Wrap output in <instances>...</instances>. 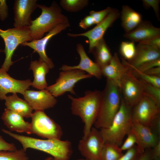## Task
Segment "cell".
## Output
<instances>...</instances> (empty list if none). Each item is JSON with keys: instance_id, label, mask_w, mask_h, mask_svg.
Returning <instances> with one entry per match:
<instances>
[{"instance_id": "cell-32", "label": "cell", "mask_w": 160, "mask_h": 160, "mask_svg": "<svg viewBox=\"0 0 160 160\" xmlns=\"http://www.w3.org/2000/svg\"><path fill=\"white\" fill-rule=\"evenodd\" d=\"M130 68L133 74L137 78L157 87L160 88V77L150 76L134 68Z\"/></svg>"}, {"instance_id": "cell-12", "label": "cell", "mask_w": 160, "mask_h": 160, "mask_svg": "<svg viewBox=\"0 0 160 160\" xmlns=\"http://www.w3.org/2000/svg\"><path fill=\"white\" fill-rule=\"evenodd\" d=\"M120 16V12L116 8H112L106 17L100 23L91 29L86 32L78 34L68 33V36L76 37L83 36L87 37L89 41V53L92 51L96 44L103 38V36L107 29Z\"/></svg>"}, {"instance_id": "cell-4", "label": "cell", "mask_w": 160, "mask_h": 160, "mask_svg": "<svg viewBox=\"0 0 160 160\" xmlns=\"http://www.w3.org/2000/svg\"><path fill=\"white\" fill-rule=\"evenodd\" d=\"M38 7L41 9V13L32 20L29 27L33 40L41 39L60 24L69 23L68 17L62 13L60 7L55 1L49 7L38 4Z\"/></svg>"}, {"instance_id": "cell-13", "label": "cell", "mask_w": 160, "mask_h": 160, "mask_svg": "<svg viewBox=\"0 0 160 160\" xmlns=\"http://www.w3.org/2000/svg\"><path fill=\"white\" fill-rule=\"evenodd\" d=\"M70 26L69 23L60 24L41 39L25 42L22 43L21 45L28 46L33 49L39 55V60L46 63L50 69H52L54 67L55 65L51 59L47 56L46 54V49L47 44L49 40L53 36L66 30Z\"/></svg>"}, {"instance_id": "cell-19", "label": "cell", "mask_w": 160, "mask_h": 160, "mask_svg": "<svg viewBox=\"0 0 160 160\" xmlns=\"http://www.w3.org/2000/svg\"><path fill=\"white\" fill-rule=\"evenodd\" d=\"M123 36L131 41L142 43L160 36V28L153 26L149 21L142 20L134 29L125 33Z\"/></svg>"}, {"instance_id": "cell-21", "label": "cell", "mask_w": 160, "mask_h": 160, "mask_svg": "<svg viewBox=\"0 0 160 160\" xmlns=\"http://www.w3.org/2000/svg\"><path fill=\"white\" fill-rule=\"evenodd\" d=\"M159 58H160V49L140 43H139L136 46L135 54L132 60L127 62L121 58L122 62L134 67Z\"/></svg>"}, {"instance_id": "cell-10", "label": "cell", "mask_w": 160, "mask_h": 160, "mask_svg": "<svg viewBox=\"0 0 160 160\" xmlns=\"http://www.w3.org/2000/svg\"><path fill=\"white\" fill-rule=\"evenodd\" d=\"M104 144L100 131L92 127L89 133L80 140L78 148L85 160H101Z\"/></svg>"}, {"instance_id": "cell-22", "label": "cell", "mask_w": 160, "mask_h": 160, "mask_svg": "<svg viewBox=\"0 0 160 160\" xmlns=\"http://www.w3.org/2000/svg\"><path fill=\"white\" fill-rule=\"evenodd\" d=\"M18 113L7 108L4 109L1 119L10 131L31 134V123L25 121Z\"/></svg>"}, {"instance_id": "cell-9", "label": "cell", "mask_w": 160, "mask_h": 160, "mask_svg": "<svg viewBox=\"0 0 160 160\" xmlns=\"http://www.w3.org/2000/svg\"><path fill=\"white\" fill-rule=\"evenodd\" d=\"M92 76L86 72L78 69H71L62 71L55 83L46 88L53 96L57 97L69 92L76 95L74 89L76 84L83 79L91 78Z\"/></svg>"}, {"instance_id": "cell-2", "label": "cell", "mask_w": 160, "mask_h": 160, "mask_svg": "<svg viewBox=\"0 0 160 160\" xmlns=\"http://www.w3.org/2000/svg\"><path fill=\"white\" fill-rule=\"evenodd\" d=\"M101 91L97 90L85 92L84 96L75 98L68 95L71 101L72 113L79 116L84 124L83 136L90 132L96 119L99 112Z\"/></svg>"}, {"instance_id": "cell-44", "label": "cell", "mask_w": 160, "mask_h": 160, "mask_svg": "<svg viewBox=\"0 0 160 160\" xmlns=\"http://www.w3.org/2000/svg\"><path fill=\"white\" fill-rule=\"evenodd\" d=\"M151 148L146 149L144 152L140 155L138 160H153L151 156Z\"/></svg>"}, {"instance_id": "cell-11", "label": "cell", "mask_w": 160, "mask_h": 160, "mask_svg": "<svg viewBox=\"0 0 160 160\" xmlns=\"http://www.w3.org/2000/svg\"><path fill=\"white\" fill-rule=\"evenodd\" d=\"M119 88L123 99L132 108L143 95L141 84L134 75L130 68L121 79Z\"/></svg>"}, {"instance_id": "cell-27", "label": "cell", "mask_w": 160, "mask_h": 160, "mask_svg": "<svg viewBox=\"0 0 160 160\" xmlns=\"http://www.w3.org/2000/svg\"><path fill=\"white\" fill-rule=\"evenodd\" d=\"M120 147L112 144L104 143L102 150L101 160H118L123 154Z\"/></svg>"}, {"instance_id": "cell-47", "label": "cell", "mask_w": 160, "mask_h": 160, "mask_svg": "<svg viewBox=\"0 0 160 160\" xmlns=\"http://www.w3.org/2000/svg\"><path fill=\"white\" fill-rule=\"evenodd\" d=\"M153 160H160V158H157V159H154Z\"/></svg>"}, {"instance_id": "cell-29", "label": "cell", "mask_w": 160, "mask_h": 160, "mask_svg": "<svg viewBox=\"0 0 160 160\" xmlns=\"http://www.w3.org/2000/svg\"><path fill=\"white\" fill-rule=\"evenodd\" d=\"M139 79L143 87V95L150 97L160 107V88L157 87L140 79Z\"/></svg>"}, {"instance_id": "cell-46", "label": "cell", "mask_w": 160, "mask_h": 160, "mask_svg": "<svg viewBox=\"0 0 160 160\" xmlns=\"http://www.w3.org/2000/svg\"><path fill=\"white\" fill-rule=\"evenodd\" d=\"M4 52V50L0 49V53Z\"/></svg>"}, {"instance_id": "cell-43", "label": "cell", "mask_w": 160, "mask_h": 160, "mask_svg": "<svg viewBox=\"0 0 160 160\" xmlns=\"http://www.w3.org/2000/svg\"><path fill=\"white\" fill-rule=\"evenodd\" d=\"M143 72L150 76L160 77V66L153 68Z\"/></svg>"}, {"instance_id": "cell-5", "label": "cell", "mask_w": 160, "mask_h": 160, "mask_svg": "<svg viewBox=\"0 0 160 160\" xmlns=\"http://www.w3.org/2000/svg\"><path fill=\"white\" fill-rule=\"evenodd\" d=\"M132 108L128 106L121 98L120 108L111 125L100 129V133L104 143L120 146L126 135L130 131L132 121Z\"/></svg>"}, {"instance_id": "cell-3", "label": "cell", "mask_w": 160, "mask_h": 160, "mask_svg": "<svg viewBox=\"0 0 160 160\" xmlns=\"http://www.w3.org/2000/svg\"><path fill=\"white\" fill-rule=\"evenodd\" d=\"M121 94L119 87L106 80L105 87L101 91L99 112L94 124L95 128H106L111 125L120 107Z\"/></svg>"}, {"instance_id": "cell-17", "label": "cell", "mask_w": 160, "mask_h": 160, "mask_svg": "<svg viewBox=\"0 0 160 160\" xmlns=\"http://www.w3.org/2000/svg\"><path fill=\"white\" fill-rule=\"evenodd\" d=\"M33 110L44 111L54 107L57 101L46 89L39 91L27 90L23 95Z\"/></svg>"}, {"instance_id": "cell-16", "label": "cell", "mask_w": 160, "mask_h": 160, "mask_svg": "<svg viewBox=\"0 0 160 160\" xmlns=\"http://www.w3.org/2000/svg\"><path fill=\"white\" fill-rule=\"evenodd\" d=\"M29 79L19 80L10 76L7 72L0 68V100H4L9 93H20L23 95L25 91L31 86Z\"/></svg>"}, {"instance_id": "cell-33", "label": "cell", "mask_w": 160, "mask_h": 160, "mask_svg": "<svg viewBox=\"0 0 160 160\" xmlns=\"http://www.w3.org/2000/svg\"><path fill=\"white\" fill-rule=\"evenodd\" d=\"M111 9V7H108L105 9L99 11L91 10L89 12V15L92 18L95 24H97L104 20Z\"/></svg>"}, {"instance_id": "cell-45", "label": "cell", "mask_w": 160, "mask_h": 160, "mask_svg": "<svg viewBox=\"0 0 160 160\" xmlns=\"http://www.w3.org/2000/svg\"><path fill=\"white\" fill-rule=\"evenodd\" d=\"M53 158L52 156H49L46 158L44 160H52Z\"/></svg>"}, {"instance_id": "cell-40", "label": "cell", "mask_w": 160, "mask_h": 160, "mask_svg": "<svg viewBox=\"0 0 160 160\" xmlns=\"http://www.w3.org/2000/svg\"><path fill=\"white\" fill-rule=\"evenodd\" d=\"M94 24H95V23L93 20L92 17L89 15L85 16L81 20L79 25L81 28L86 29Z\"/></svg>"}, {"instance_id": "cell-6", "label": "cell", "mask_w": 160, "mask_h": 160, "mask_svg": "<svg viewBox=\"0 0 160 160\" xmlns=\"http://www.w3.org/2000/svg\"><path fill=\"white\" fill-rule=\"evenodd\" d=\"M0 36L3 39L5 45L4 52L5 58L1 68L7 72L14 63L12 57L17 47L25 42L33 40L28 27H14L6 30L0 28Z\"/></svg>"}, {"instance_id": "cell-37", "label": "cell", "mask_w": 160, "mask_h": 160, "mask_svg": "<svg viewBox=\"0 0 160 160\" xmlns=\"http://www.w3.org/2000/svg\"><path fill=\"white\" fill-rule=\"evenodd\" d=\"M136 143L135 137L134 134L130 132L127 135V137L120 148L123 151L127 150L133 147Z\"/></svg>"}, {"instance_id": "cell-23", "label": "cell", "mask_w": 160, "mask_h": 160, "mask_svg": "<svg viewBox=\"0 0 160 160\" xmlns=\"http://www.w3.org/2000/svg\"><path fill=\"white\" fill-rule=\"evenodd\" d=\"M49 69L48 65L44 62L36 60L31 61L29 68L33 71L34 77L31 86L40 90L46 89L48 86L46 76Z\"/></svg>"}, {"instance_id": "cell-25", "label": "cell", "mask_w": 160, "mask_h": 160, "mask_svg": "<svg viewBox=\"0 0 160 160\" xmlns=\"http://www.w3.org/2000/svg\"><path fill=\"white\" fill-rule=\"evenodd\" d=\"M4 100L6 108L18 113L23 118L31 117L33 109L25 100L19 98L17 94L7 96Z\"/></svg>"}, {"instance_id": "cell-18", "label": "cell", "mask_w": 160, "mask_h": 160, "mask_svg": "<svg viewBox=\"0 0 160 160\" xmlns=\"http://www.w3.org/2000/svg\"><path fill=\"white\" fill-rule=\"evenodd\" d=\"M76 50L80 57V61L79 64L73 66L63 65L60 69L62 71L71 69L80 70L87 72L98 79H100L102 76L101 68L88 57L82 44H78Z\"/></svg>"}, {"instance_id": "cell-7", "label": "cell", "mask_w": 160, "mask_h": 160, "mask_svg": "<svg viewBox=\"0 0 160 160\" xmlns=\"http://www.w3.org/2000/svg\"><path fill=\"white\" fill-rule=\"evenodd\" d=\"M31 118V134L47 139H61L63 134L61 127L44 111H35Z\"/></svg>"}, {"instance_id": "cell-31", "label": "cell", "mask_w": 160, "mask_h": 160, "mask_svg": "<svg viewBox=\"0 0 160 160\" xmlns=\"http://www.w3.org/2000/svg\"><path fill=\"white\" fill-rule=\"evenodd\" d=\"M25 152L23 148L15 151H0V160H28Z\"/></svg>"}, {"instance_id": "cell-41", "label": "cell", "mask_w": 160, "mask_h": 160, "mask_svg": "<svg viewBox=\"0 0 160 160\" xmlns=\"http://www.w3.org/2000/svg\"><path fill=\"white\" fill-rule=\"evenodd\" d=\"M140 43L145 44L160 49V36Z\"/></svg>"}, {"instance_id": "cell-35", "label": "cell", "mask_w": 160, "mask_h": 160, "mask_svg": "<svg viewBox=\"0 0 160 160\" xmlns=\"http://www.w3.org/2000/svg\"><path fill=\"white\" fill-rule=\"evenodd\" d=\"M129 66L130 68H134L140 72H143L153 68L160 66V58L146 62L136 67Z\"/></svg>"}, {"instance_id": "cell-20", "label": "cell", "mask_w": 160, "mask_h": 160, "mask_svg": "<svg viewBox=\"0 0 160 160\" xmlns=\"http://www.w3.org/2000/svg\"><path fill=\"white\" fill-rule=\"evenodd\" d=\"M130 68L128 65L121 62L118 54L115 53L109 63L101 69L102 76L119 87L121 79Z\"/></svg>"}, {"instance_id": "cell-30", "label": "cell", "mask_w": 160, "mask_h": 160, "mask_svg": "<svg viewBox=\"0 0 160 160\" xmlns=\"http://www.w3.org/2000/svg\"><path fill=\"white\" fill-rule=\"evenodd\" d=\"M136 51V47L133 41H123L119 47V52L124 60L127 62L132 60L134 57Z\"/></svg>"}, {"instance_id": "cell-36", "label": "cell", "mask_w": 160, "mask_h": 160, "mask_svg": "<svg viewBox=\"0 0 160 160\" xmlns=\"http://www.w3.org/2000/svg\"><path fill=\"white\" fill-rule=\"evenodd\" d=\"M143 5L146 8L152 7L157 18L160 20L159 0H143Z\"/></svg>"}, {"instance_id": "cell-38", "label": "cell", "mask_w": 160, "mask_h": 160, "mask_svg": "<svg viewBox=\"0 0 160 160\" xmlns=\"http://www.w3.org/2000/svg\"><path fill=\"white\" fill-rule=\"evenodd\" d=\"M17 150L14 143H7L0 135V151H15Z\"/></svg>"}, {"instance_id": "cell-1", "label": "cell", "mask_w": 160, "mask_h": 160, "mask_svg": "<svg viewBox=\"0 0 160 160\" xmlns=\"http://www.w3.org/2000/svg\"><path fill=\"white\" fill-rule=\"evenodd\" d=\"M1 131L18 141L25 151L29 148L39 150L50 155L52 160H69L73 153L72 144L68 140H42L15 134L4 129Z\"/></svg>"}, {"instance_id": "cell-28", "label": "cell", "mask_w": 160, "mask_h": 160, "mask_svg": "<svg viewBox=\"0 0 160 160\" xmlns=\"http://www.w3.org/2000/svg\"><path fill=\"white\" fill-rule=\"evenodd\" d=\"M88 0H61L60 5L64 9L70 12H76L86 7Z\"/></svg>"}, {"instance_id": "cell-8", "label": "cell", "mask_w": 160, "mask_h": 160, "mask_svg": "<svg viewBox=\"0 0 160 160\" xmlns=\"http://www.w3.org/2000/svg\"><path fill=\"white\" fill-rule=\"evenodd\" d=\"M132 121H137L151 129L160 120V107L150 97L143 95L132 108Z\"/></svg>"}, {"instance_id": "cell-15", "label": "cell", "mask_w": 160, "mask_h": 160, "mask_svg": "<svg viewBox=\"0 0 160 160\" xmlns=\"http://www.w3.org/2000/svg\"><path fill=\"white\" fill-rule=\"evenodd\" d=\"M36 0H15L13 10L14 13L15 28H23L30 26L32 20L31 16L37 8Z\"/></svg>"}, {"instance_id": "cell-24", "label": "cell", "mask_w": 160, "mask_h": 160, "mask_svg": "<svg viewBox=\"0 0 160 160\" xmlns=\"http://www.w3.org/2000/svg\"><path fill=\"white\" fill-rule=\"evenodd\" d=\"M121 26L126 33L134 29L143 20L141 14L128 5L122 6L120 16Z\"/></svg>"}, {"instance_id": "cell-39", "label": "cell", "mask_w": 160, "mask_h": 160, "mask_svg": "<svg viewBox=\"0 0 160 160\" xmlns=\"http://www.w3.org/2000/svg\"><path fill=\"white\" fill-rule=\"evenodd\" d=\"M8 9L6 1L0 0V19L3 21L8 17Z\"/></svg>"}, {"instance_id": "cell-48", "label": "cell", "mask_w": 160, "mask_h": 160, "mask_svg": "<svg viewBox=\"0 0 160 160\" xmlns=\"http://www.w3.org/2000/svg\"><path fill=\"white\" fill-rule=\"evenodd\" d=\"M77 160H85L84 159H77Z\"/></svg>"}, {"instance_id": "cell-34", "label": "cell", "mask_w": 160, "mask_h": 160, "mask_svg": "<svg viewBox=\"0 0 160 160\" xmlns=\"http://www.w3.org/2000/svg\"><path fill=\"white\" fill-rule=\"evenodd\" d=\"M140 154L139 153L136 145L127 150L126 152L118 160H138Z\"/></svg>"}, {"instance_id": "cell-42", "label": "cell", "mask_w": 160, "mask_h": 160, "mask_svg": "<svg viewBox=\"0 0 160 160\" xmlns=\"http://www.w3.org/2000/svg\"><path fill=\"white\" fill-rule=\"evenodd\" d=\"M153 160L160 158V141L151 150Z\"/></svg>"}, {"instance_id": "cell-14", "label": "cell", "mask_w": 160, "mask_h": 160, "mask_svg": "<svg viewBox=\"0 0 160 160\" xmlns=\"http://www.w3.org/2000/svg\"><path fill=\"white\" fill-rule=\"evenodd\" d=\"M130 132L135 137L137 149L140 154L146 149L153 148L160 141V136L150 128L137 121H132Z\"/></svg>"}, {"instance_id": "cell-26", "label": "cell", "mask_w": 160, "mask_h": 160, "mask_svg": "<svg viewBox=\"0 0 160 160\" xmlns=\"http://www.w3.org/2000/svg\"><path fill=\"white\" fill-rule=\"evenodd\" d=\"M91 53L94 55L95 62L101 68L108 65L113 57L110 49L103 38L95 46Z\"/></svg>"}]
</instances>
